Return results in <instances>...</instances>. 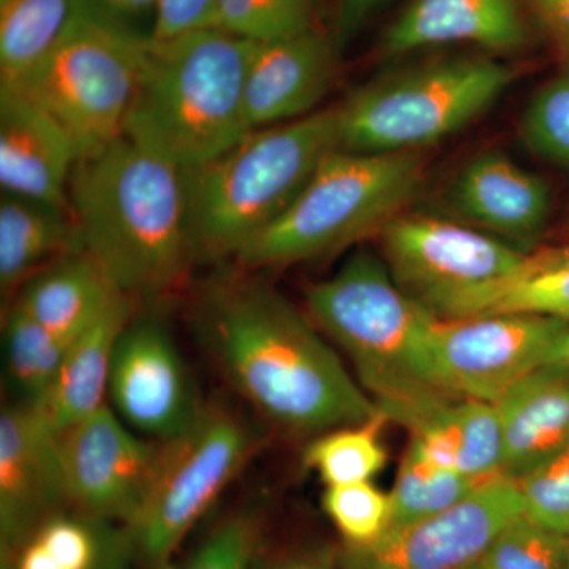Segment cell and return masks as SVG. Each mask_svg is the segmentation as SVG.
I'll return each instance as SVG.
<instances>
[{
	"label": "cell",
	"mask_w": 569,
	"mask_h": 569,
	"mask_svg": "<svg viewBox=\"0 0 569 569\" xmlns=\"http://www.w3.org/2000/svg\"><path fill=\"white\" fill-rule=\"evenodd\" d=\"M198 328L238 395L298 436H320L380 413L310 318L269 284L222 277L208 288Z\"/></svg>",
	"instance_id": "cell-1"
},
{
	"label": "cell",
	"mask_w": 569,
	"mask_h": 569,
	"mask_svg": "<svg viewBox=\"0 0 569 569\" xmlns=\"http://www.w3.org/2000/svg\"><path fill=\"white\" fill-rule=\"evenodd\" d=\"M216 0H159L153 39H171L197 29L213 28Z\"/></svg>",
	"instance_id": "cell-36"
},
{
	"label": "cell",
	"mask_w": 569,
	"mask_h": 569,
	"mask_svg": "<svg viewBox=\"0 0 569 569\" xmlns=\"http://www.w3.org/2000/svg\"><path fill=\"white\" fill-rule=\"evenodd\" d=\"M527 3L569 62V0H527Z\"/></svg>",
	"instance_id": "cell-40"
},
{
	"label": "cell",
	"mask_w": 569,
	"mask_h": 569,
	"mask_svg": "<svg viewBox=\"0 0 569 569\" xmlns=\"http://www.w3.org/2000/svg\"><path fill=\"white\" fill-rule=\"evenodd\" d=\"M336 67V43L321 28L254 41L244 91L250 129L280 126L316 112L335 82Z\"/></svg>",
	"instance_id": "cell-16"
},
{
	"label": "cell",
	"mask_w": 569,
	"mask_h": 569,
	"mask_svg": "<svg viewBox=\"0 0 569 569\" xmlns=\"http://www.w3.org/2000/svg\"><path fill=\"white\" fill-rule=\"evenodd\" d=\"M550 201L545 179L498 151L468 160L449 190V203L462 222L522 252L535 250Z\"/></svg>",
	"instance_id": "cell-17"
},
{
	"label": "cell",
	"mask_w": 569,
	"mask_h": 569,
	"mask_svg": "<svg viewBox=\"0 0 569 569\" xmlns=\"http://www.w3.org/2000/svg\"><path fill=\"white\" fill-rule=\"evenodd\" d=\"M149 39L73 0L69 21L51 50L20 80L0 84L17 89L54 119L82 160L123 137Z\"/></svg>",
	"instance_id": "cell-7"
},
{
	"label": "cell",
	"mask_w": 569,
	"mask_h": 569,
	"mask_svg": "<svg viewBox=\"0 0 569 569\" xmlns=\"http://www.w3.org/2000/svg\"><path fill=\"white\" fill-rule=\"evenodd\" d=\"M70 511L59 433L39 406L14 402L0 415V569L47 520Z\"/></svg>",
	"instance_id": "cell-15"
},
{
	"label": "cell",
	"mask_w": 569,
	"mask_h": 569,
	"mask_svg": "<svg viewBox=\"0 0 569 569\" xmlns=\"http://www.w3.org/2000/svg\"><path fill=\"white\" fill-rule=\"evenodd\" d=\"M73 0H0V82L20 80L58 41Z\"/></svg>",
	"instance_id": "cell-27"
},
{
	"label": "cell",
	"mask_w": 569,
	"mask_h": 569,
	"mask_svg": "<svg viewBox=\"0 0 569 569\" xmlns=\"http://www.w3.org/2000/svg\"><path fill=\"white\" fill-rule=\"evenodd\" d=\"M70 343L11 302L3 316V359L17 402L41 406L50 395Z\"/></svg>",
	"instance_id": "cell-25"
},
{
	"label": "cell",
	"mask_w": 569,
	"mask_h": 569,
	"mask_svg": "<svg viewBox=\"0 0 569 569\" xmlns=\"http://www.w3.org/2000/svg\"><path fill=\"white\" fill-rule=\"evenodd\" d=\"M80 153L66 130L17 89L0 84L3 193L71 212L70 181Z\"/></svg>",
	"instance_id": "cell-18"
},
{
	"label": "cell",
	"mask_w": 569,
	"mask_h": 569,
	"mask_svg": "<svg viewBox=\"0 0 569 569\" xmlns=\"http://www.w3.org/2000/svg\"><path fill=\"white\" fill-rule=\"evenodd\" d=\"M568 321L529 313L438 318L429 342L437 387L497 406L512 388L556 359Z\"/></svg>",
	"instance_id": "cell-10"
},
{
	"label": "cell",
	"mask_w": 569,
	"mask_h": 569,
	"mask_svg": "<svg viewBox=\"0 0 569 569\" xmlns=\"http://www.w3.org/2000/svg\"><path fill=\"white\" fill-rule=\"evenodd\" d=\"M485 482L488 481H477L458 470L441 467L426 455L417 441L410 440L389 492V529L448 511Z\"/></svg>",
	"instance_id": "cell-26"
},
{
	"label": "cell",
	"mask_w": 569,
	"mask_h": 569,
	"mask_svg": "<svg viewBox=\"0 0 569 569\" xmlns=\"http://www.w3.org/2000/svg\"><path fill=\"white\" fill-rule=\"evenodd\" d=\"M388 0H339L337 10V33L340 39L358 32L366 21Z\"/></svg>",
	"instance_id": "cell-41"
},
{
	"label": "cell",
	"mask_w": 569,
	"mask_h": 569,
	"mask_svg": "<svg viewBox=\"0 0 569 569\" xmlns=\"http://www.w3.org/2000/svg\"><path fill=\"white\" fill-rule=\"evenodd\" d=\"M460 569H485L481 567V563L478 561H475V563L467 565V567L460 568Z\"/></svg>",
	"instance_id": "cell-44"
},
{
	"label": "cell",
	"mask_w": 569,
	"mask_h": 569,
	"mask_svg": "<svg viewBox=\"0 0 569 569\" xmlns=\"http://www.w3.org/2000/svg\"><path fill=\"white\" fill-rule=\"evenodd\" d=\"M503 475L518 479L569 447V362L539 367L497 403Z\"/></svg>",
	"instance_id": "cell-20"
},
{
	"label": "cell",
	"mask_w": 569,
	"mask_h": 569,
	"mask_svg": "<svg viewBox=\"0 0 569 569\" xmlns=\"http://www.w3.org/2000/svg\"><path fill=\"white\" fill-rule=\"evenodd\" d=\"M523 515L569 537V447L515 479Z\"/></svg>",
	"instance_id": "cell-35"
},
{
	"label": "cell",
	"mask_w": 569,
	"mask_h": 569,
	"mask_svg": "<svg viewBox=\"0 0 569 569\" xmlns=\"http://www.w3.org/2000/svg\"><path fill=\"white\" fill-rule=\"evenodd\" d=\"M82 7L99 14L103 20L114 22L130 31L151 36L142 29L144 22L156 24L159 0H77Z\"/></svg>",
	"instance_id": "cell-37"
},
{
	"label": "cell",
	"mask_w": 569,
	"mask_h": 569,
	"mask_svg": "<svg viewBox=\"0 0 569 569\" xmlns=\"http://www.w3.org/2000/svg\"><path fill=\"white\" fill-rule=\"evenodd\" d=\"M523 515L515 479L498 477L459 505L367 546L337 549V569H460L481 559L492 539Z\"/></svg>",
	"instance_id": "cell-13"
},
{
	"label": "cell",
	"mask_w": 569,
	"mask_h": 569,
	"mask_svg": "<svg viewBox=\"0 0 569 569\" xmlns=\"http://www.w3.org/2000/svg\"><path fill=\"white\" fill-rule=\"evenodd\" d=\"M133 539L127 527L103 522V541L100 559L93 569H132Z\"/></svg>",
	"instance_id": "cell-39"
},
{
	"label": "cell",
	"mask_w": 569,
	"mask_h": 569,
	"mask_svg": "<svg viewBox=\"0 0 569 569\" xmlns=\"http://www.w3.org/2000/svg\"><path fill=\"white\" fill-rule=\"evenodd\" d=\"M388 418L383 413L359 425L337 427L313 437L305 451V466L316 471L328 486L372 481L387 463L381 430Z\"/></svg>",
	"instance_id": "cell-28"
},
{
	"label": "cell",
	"mask_w": 569,
	"mask_h": 569,
	"mask_svg": "<svg viewBox=\"0 0 569 569\" xmlns=\"http://www.w3.org/2000/svg\"><path fill=\"white\" fill-rule=\"evenodd\" d=\"M553 361L569 362V328L561 337L559 348H557L556 359Z\"/></svg>",
	"instance_id": "cell-42"
},
{
	"label": "cell",
	"mask_w": 569,
	"mask_h": 569,
	"mask_svg": "<svg viewBox=\"0 0 569 569\" xmlns=\"http://www.w3.org/2000/svg\"><path fill=\"white\" fill-rule=\"evenodd\" d=\"M325 515L343 546H367L391 526V498L372 481L328 486L321 498Z\"/></svg>",
	"instance_id": "cell-32"
},
{
	"label": "cell",
	"mask_w": 569,
	"mask_h": 569,
	"mask_svg": "<svg viewBox=\"0 0 569 569\" xmlns=\"http://www.w3.org/2000/svg\"><path fill=\"white\" fill-rule=\"evenodd\" d=\"M81 252L71 212L3 193L0 201V288L14 296L44 266Z\"/></svg>",
	"instance_id": "cell-23"
},
{
	"label": "cell",
	"mask_w": 569,
	"mask_h": 569,
	"mask_svg": "<svg viewBox=\"0 0 569 569\" xmlns=\"http://www.w3.org/2000/svg\"><path fill=\"white\" fill-rule=\"evenodd\" d=\"M116 293L118 290L96 261L84 252H74L33 274L14 295L13 302L70 343L97 320Z\"/></svg>",
	"instance_id": "cell-22"
},
{
	"label": "cell",
	"mask_w": 569,
	"mask_h": 569,
	"mask_svg": "<svg viewBox=\"0 0 569 569\" xmlns=\"http://www.w3.org/2000/svg\"><path fill=\"white\" fill-rule=\"evenodd\" d=\"M134 301L118 291L103 312L71 340L50 395L39 406L56 430L108 406V383L119 339L133 320Z\"/></svg>",
	"instance_id": "cell-21"
},
{
	"label": "cell",
	"mask_w": 569,
	"mask_h": 569,
	"mask_svg": "<svg viewBox=\"0 0 569 569\" xmlns=\"http://www.w3.org/2000/svg\"><path fill=\"white\" fill-rule=\"evenodd\" d=\"M565 569H569V537H567V552H565Z\"/></svg>",
	"instance_id": "cell-43"
},
{
	"label": "cell",
	"mask_w": 569,
	"mask_h": 569,
	"mask_svg": "<svg viewBox=\"0 0 569 569\" xmlns=\"http://www.w3.org/2000/svg\"><path fill=\"white\" fill-rule=\"evenodd\" d=\"M336 149L337 107L252 130L212 162L186 171L194 260L238 258L290 209Z\"/></svg>",
	"instance_id": "cell-4"
},
{
	"label": "cell",
	"mask_w": 569,
	"mask_h": 569,
	"mask_svg": "<svg viewBox=\"0 0 569 569\" xmlns=\"http://www.w3.org/2000/svg\"><path fill=\"white\" fill-rule=\"evenodd\" d=\"M253 569H337V549H296L276 556L261 550Z\"/></svg>",
	"instance_id": "cell-38"
},
{
	"label": "cell",
	"mask_w": 569,
	"mask_h": 569,
	"mask_svg": "<svg viewBox=\"0 0 569 569\" xmlns=\"http://www.w3.org/2000/svg\"><path fill=\"white\" fill-rule=\"evenodd\" d=\"M260 520L252 512L228 516L181 560L157 569H253L261 550Z\"/></svg>",
	"instance_id": "cell-34"
},
{
	"label": "cell",
	"mask_w": 569,
	"mask_h": 569,
	"mask_svg": "<svg viewBox=\"0 0 569 569\" xmlns=\"http://www.w3.org/2000/svg\"><path fill=\"white\" fill-rule=\"evenodd\" d=\"M58 433L70 511L132 527L151 496L162 441L141 437L108 406Z\"/></svg>",
	"instance_id": "cell-12"
},
{
	"label": "cell",
	"mask_w": 569,
	"mask_h": 569,
	"mask_svg": "<svg viewBox=\"0 0 569 569\" xmlns=\"http://www.w3.org/2000/svg\"><path fill=\"white\" fill-rule=\"evenodd\" d=\"M312 323L342 348L380 411L443 391L429 342L437 317L396 282L383 257L359 250L329 279L310 284Z\"/></svg>",
	"instance_id": "cell-5"
},
{
	"label": "cell",
	"mask_w": 569,
	"mask_h": 569,
	"mask_svg": "<svg viewBox=\"0 0 569 569\" xmlns=\"http://www.w3.org/2000/svg\"><path fill=\"white\" fill-rule=\"evenodd\" d=\"M108 396L130 429L153 441L181 436L203 410L189 369L162 325L130 321L112 358Z\"/></svg>",
	"instance_id": "cell-14"
},
{
	"label": "cell",
	"mask_w": 569,
	"mask_h": 569,
	"mask_svg": "<svg viewBox=\"0 0 569 569\" xmlns=\"http://www.w3.org/2000/svg\"><path fill=\"white\" fill-rule=\"evenodd\" d=\"M527 37L518 0H411L385 32L381 52L399 58L452 43L511 52Z\"/></svg>",
	"instance_id": "cell-19"
},
{
	"label": "cell",
	"mask_w": 569,
	"mask_h": 569,
	"mask_svg": "<svg viewBox=\"0 0 569 569\" xmlns=\"http://www.w3.org/2000/svg\"><path fill=\"white\" fill-rule=\"evenodd\" d=\"M103 522L66 511L22 546L11 569H93L102 552Z\"/></svg>",
	"instance_id": "cell-29"
},
{
	"label": "cell",
	"mask_w": 569,
	"mask_h": 569,
	"mask_svg": "<svg viewBox=\"0 0 569 569\" xmlns=\"http://www.w3.org/2000/svg\"><path fill=\"white\" fill-rule=\"evenodd\" d=\"M70 208L81 252L133 301L178 290L197 261L186 171L129 138L77 163Z\"/></svg>",
	"instance_id": "cell-2"
},
{
	"label": "cell",
	"mask_w": 569,
	"mask_h": 569,
	"mask_svg": "<svg viewBox=\"0 0 569 569\" xmlns=\"http://www.w3.org/2000/svg\"><path fill=\"white\" fill-rule=\"evenodd\" d=\"M253 40L219 28L149 39L123 137L192 171L252 132L246 73Z\"/></svg>",
	"instance_id": "cell-3"
},
{
	"label": "cell",
	"mask_w": 569,
	"mask_h": 569,
	"mask_svg": "<svg viewBox=\"0 0 569 569\" xmlns=\"http://www.w3.org/2000/svg\"><path fill=\"white\" fill-rule=\"evenodd\" d=\"M257 447L253 430L231 408L204 406L181 436L162 441L151 496L130 530L134 556L162 567L222 496Z\"/></svg>",
	"instance_id": "cell-9"
},
{
	"label": "cell",
	"mask_w": 569,
	"mask_h": 569,
	"mask_svg": "<svg viewBox=\"0 0 569 569\" xmlns=\"http://www.w3.org/2000/svg\"><path fill=\"white\" fill-rule=\"evenodd\" d=\"M425 176L419 152L336 149L293 204L236 258L247 269L317 260L380 231L396 219Z\"/></svg>",
	"instance_id": "cell-6"
},
{
	"label": "cell",
	"mask_w": 569,
	"mask_h": 569,
	"mask_svg": "<svg viewBox=\"0 0 569 569\" xmlns=\"http://www.w3.org/2000/svg\"><path fill=\"white\" fill-rule=\"evenodd\" d=\"M520 134L539 159L569 170V62L531 97Z\"/></svg>",
	"instance_id": "cell-31"
},
{
	"label": "cell",
	"mask_w": 569,
	"mask_h": 569,
	"mask_svg": "<svg viewBox=\"0 0 569 569\" xmlns=\"http://www.w3.org/2000/svg\"><path fill=\"white\" fill-rule=\"evenodd\" d=\"M516 73L485 56H452L408 67L337 107L340 149L419 152L489 110Z\"/></svg>",
	"instance_id": "cell-8"
},
{
	"label": "cell",
	"mask_w": 569,
	"mask_h": 569,
	"mask_svg": "<svg viewBox=\"0 0 569 569\" xmlns=\"http://www.w3.org/2000/svg\"><path fill=\"white\" fill-rule=\"evenodd\" d=\"M567 537L520 515L490 542L479 563L485 569H565Z\"/></svg>",
	"instance_id": "cell-33"
},
{
	"label": "cell",
	"mask_w": 569,
	"mask_h": 569,
	"mask_svg": "<svg viewBox=\"0 0 569 569\" xmlns=\"http://www.w3.org/2000/svg\"><path fill=\"white\" fill-rule=\"evenodd\" d=\"M378 236L396 282L436 317L507 277L527 253L470 224L426 213H399Z\"/></svg>",
	"instance_id": "cell-11"
},
{
	"label": "cell",
	"mask_w": 569,
	"mask_h": 569,
	"mask_svg": "<svg viewBox=\"0 0 569 569\" xmlns=\"http://www.w3.org/2000/svg\"><path fill=\"white\" fill-rule=\"evenodd\" d=\"M529 313L569 323V244L531 250L515 271L449 305L438 318Z\"/></svg>",
	"instance_id": "cell-24"
},
{
	"label": "cell",
	"mask_w": 569,
	"mask_h": 569,
	"mask_svg": "<svg viewBox=\"0 0 569 569\" xmlns=\"http://www.w3.org/2000/svg\"><path fill=\"white\" fill-rule=\"evenodd\" d=\"M321 0H216L213 28L242 39H283L320 28Z\"/></svg>",
	"instance_id": "cell-30"
}]
</instances>
